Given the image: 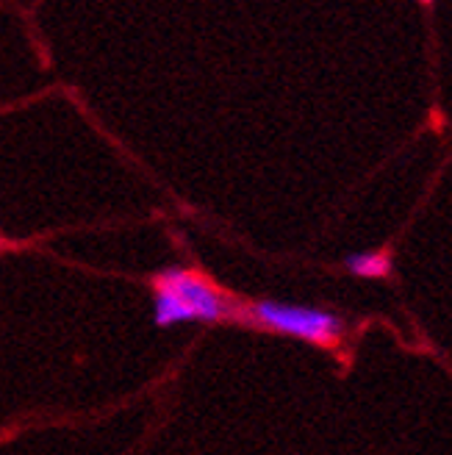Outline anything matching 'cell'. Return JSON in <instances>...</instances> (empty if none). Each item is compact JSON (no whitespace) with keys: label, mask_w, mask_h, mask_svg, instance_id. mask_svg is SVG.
I'll return each instance as SVG.
<instances>
[{"label":"cell","mask_w":452,"mask_h":455,"mask_svg":"<svg viewBox=\"0 0 452 455\" xmlns=\"http://www.w3.org/2000/svg\"><path fill=\"white\" fill-rule=\"evenodd\" d=\"M153 323L172 328L184 323H234L239 298L214 283L202 269L164 267L153 275Z\"/></svg>","instance_id":"obj_1"},{"label":"cell","mask_w":452,"mask_h":455,"mask_svg":"<svg viewBox=\"0 0 452 455\" xmlns=\"http://www.w3.org/2000/svg\"><path fill=\"white\" fill-rule=\"evenodd\" d=\"M234 323L269 331L278 336H291L308 341V345L336 350L347 336V323L342 314L320 308V306H300V303H281V300H242L236 306Z\"/></svg>","instance_id":"obj_2"},{"label":"cell","mask_w":452,"mask_h":455,"mask_svg":"<svg viewBox=\"0 0 452 455\" xmlns=\"http://www.w3.org/2000/svg\"><path fill=\"white\" fill-rule=\"evenodd\" d=\"M345 269L355 278L380 281L392 275V256L386 250H367V253H350L345 259Z\"/></svg>","instance_id":"obj_3"},{"label":"cell","mask_w":452,"mask_h":455,"mask_svg":"<svg viewBox=\"0 0 452 455\" xmlns=\"http://www.w3.org/2000/svg\"><path fill=\"white\" fill-rule=\"evenodd\" d=\"M0 244H4V239H0Z\"/></svg>","instance_id":"obj_4"}]
</instances>
